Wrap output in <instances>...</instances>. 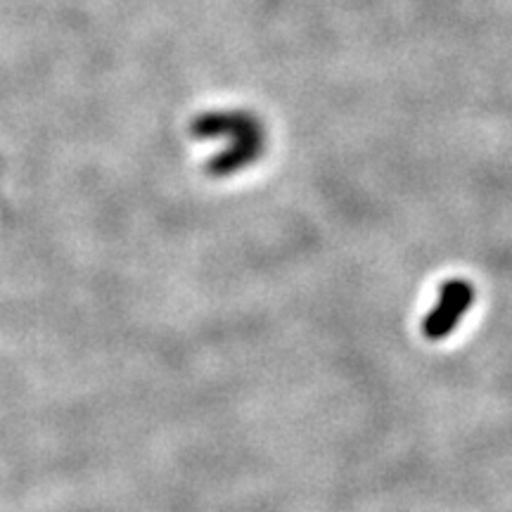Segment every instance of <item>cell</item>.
<instances>
[{
  "label": "cell",
  "mask_w": 512,
  "mask_h": 512,
  "mask_svg": "<svg viewBox=\"0 0 512 512\" xmlns=\"http://www.w3.org/2000/svg\"><path fill=\"white\" fill-rule=\"evenodd\" d=\"M192 136L200 140H223L219 155L209 159L207 174L230 178L259 162L266 150V131L249 112H207L192 124Z\"/></svg>",
  "instance_id": "cell-1"
},
{
  "label": "cell",
  "mask_w": 512,
  "mask_h": 512,
  "mask_svg": "<svg viewBox=\"0 0 512 512\" xmlns=\"http://www.w3.org/2000/svg\"><path fill=\"white\" fill-rule=\"evenodd\" d=\"M477 302V287L467 278H448L441 283L437 302L422 320V337L430 342H444L460 328L463 318Z\"/></svg>",
  "instance_id": "cell-2"
}]
</instances>
